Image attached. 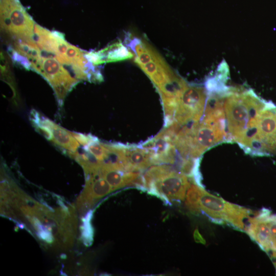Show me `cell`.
I'll list each match as a JSON object with an SVG mask.
<instances>
[{"label":"cell","mask_w":276,"mask_h":276,"mask_svg":"<svg viewBox=\"0 0 276 276\" xmlns=\"http://www.w3.org/2000/svg\"><path fill=\"white\" fill-rule=\"evenodd\" d=\"M31 68L42 75L50 84L60 105L79 82L54 56L41 55Z\"/></svg>","instance_id":"cell-8"},{"label":"cell","mask_w":276,"mask_h":276,"mask_svg":"<svg viewBox=\"0 0 276 276\" xmlns=\"http://www.w3.org/2000/svg\"><path fill=\"white\" fill-rule=\"evenodd\" d=\"M44 121L50 130V141L68 151L69 154L78 150L80 145L73 136L72 132L66 130L44 117Z\"/></svg>","instance_id":"cell-14"},{"label":"cell","mask_w":276,"mask_h":276,"mask_svg":"<svg viewBox=\"0 0 276 276\" xmlns=\"http://www.w3.org/2000/svg\"><path fill=\"white\" fill-rule=\"evenodd\" d=\"M267 103L251 90L237 91L227 89L224 100L226 141L237 143L243 136L250 119Z\"/></svg>","instance_id":"cell-2"},{"label":"cell","mask_w":276,"mask_h":276,"mask_svg":"<svg viewBox=\"0 0 276 276\" xmlns=\"http://www.w3.org/2000/svg\"><path fill=\"white\" fill-rule=\"evenodd\" d=\"M200 211L216 222H227L236 228L246 230L252 212L231 203L203 190L199 201Z\"/></svg>","instance_id":"cell-6"},{"label":"cell","mask_w":276,"mask_h":276,"mask_svg":"<svg viewBox=\"0 0 276 276\" xmlns=\"http://www.w3.org/2000/svg\"><path fill=\"white\" fill-rule=\"evenodd\" d=\"M1 24L15 39L35 42V24L18 0H1Z\"/></svg>","instance_id":"cell-7"},{"label":"cell","mask_w":276,"mask_h":276,"mask_svg":"<svg viewBox=\"0 0 276 276\" xmlns=\"http://www.w3.org/2000/svg\"><path fill=\"white\" fill-rule=\"evenodd\" d=\"M226 141L225 119L203 116L202 119L180 127L173 139L181 159H198L207 150Z\"/></svg>","instance_id":"cell-1"},{"label":"cell","mask_w":276,"mask_h":276,"mask_svg":"<svg viewBox=\"0 0 276 276\" xmlns=\"http://www.w3.org/2000/svg\"><path fill=\"white\" fill-rule=\"evenodd\" d=\"M203 188L197 184H191L186 194V204L192 213L197 214L200 212L199 201Z\"/></svg>","instance_id":"cell-16"},{"label":"cell","mask_w":276,"mask_h":276,"mask_svg":"<svg viewBox=\"0 0 276 276\" xmlns=\"http://www.w3.org/2000/svg\"><path fill=\"white\" fill-rule=\"evenodd\" d=\"M112 191L111 187L103 177L96 176L87 178L80 201L82 205L88 207Z\"/></svg>","instance_id":"cell-13"},{"label":"cell","mask_w":276,"mask_h":276,"mask_svg":"<svg viewBox=\"0 0 276 276\" xmlns=\"http://www.w3.org/2000/svg\"><path fill=\"white\" fill-rule=\"evenodd\" d=\"M237 143L250 154L262 155L276 152V107L267 103L250 119Z\"/></svg>","instance_id":"cell-3"},{"label":"cell","mask_w":276,"mask_h":276,"mask_svg":"<svg viewBox=\"0 0 276 276\" xmlns=\"http://www.w3.org/2000/svg\"><path fill=\"white\" fill-rule=\"evenodd\" d=\"M97 65L105 62H116L133 57L132 53L121 42L114 43L108 47L96 52Z\"/></svg>","instance_id":"cell-15"},{"label":"cell","mask_w":276,"mask_h":276,"mask_svg":"<svg viewBox=\"0 0 276 276\" xmlns=\"http://www.w3.org/2000/svg\"><path fill=\"white\" fill-rule=\"evenodd\" d=\"M190 186L187 175L170 165L164 164L153 172L150 180L145 184V189L166 204H171V201L184 200Z\"/></svg>","instance_id":"cell-5"},{"label":"cell","mask_w":276,"mask_h":276,"mask_svg":"<svg viewBox=\"0 0 276 276\" xmlns=\"http://www.w3.org/2000/svg\"><path fill=\"white\" fill-rule=\"evenodd\" d=\"M172 138L164 128L155 137L141 145L149 152L153 165L175 163L177 151Z\"/></svg>","instance_id":"cell-11"},{"label":"cell","mask_w":276,"mask_h":276,"mask_svg":"<svg viewBox=\"0 0 276 276\" xmlns=\"http://www.w3.org/2000/svg\"><path fill=\"white\" fill-rule=\"evenodd\" d=\"M122 162L125 171L141 172L153 165L149 152L141 145H124Z\"/></svg>","instance_id":"cell-12"},{"label":"cell","mask_w":276,"mask_h":276,"mask_svg":"<svg viewBox=\"0 0 276 276\" xmlns=\"http://www.w3.org/2000/svg\"><path fill=\"white\" fill-rule=\"evenodd\" d=\"M34 40L42 51L53 54L62 64L72 67L76 77L80 80L85 79L93 67L85 53L66 42L60 32L50 31L35 24Z\"/></svg>","instance_id":"cell-4"},{"label":"cell","mask_w":276,"mask_h":276,"mask_svg":"<svg viewBox=\"0 0 276 276\" xmlns=\"http://www.w3.org/2000/svg\"><path fill=\"white\" fill-rule=\"evenodd\" d=\"M245 231L266 251L276 264V215L262 210L250 219Z\"/></svg>","instance_id":"cell-10"},{"label":"cell","mask_w":276,"mask_h":276,"mask_svg":"<svg viewBox=\"0 0 276 276\" xmlns=\"http://www.w3.org/2000/svg\"><path fill=\"white\" fill-rule=\"evenodd\" d=\"M208 97V93L204 88L188 84L179 99L173 122L181 127L200 121Z\"/></svg>","instance_id":"cell-9"}]
</instances>
